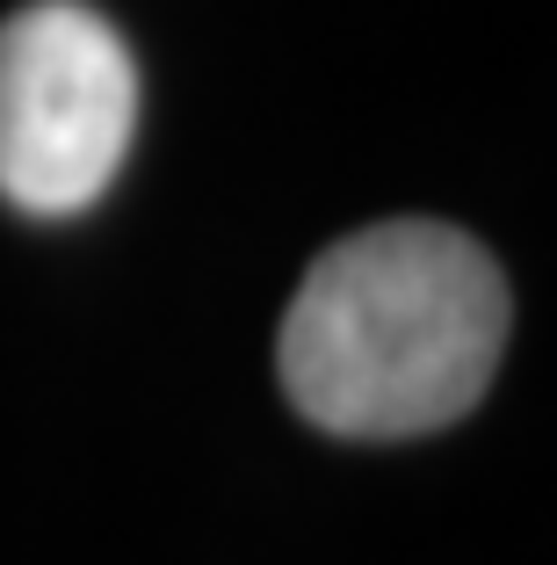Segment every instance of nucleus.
<instances>
[{
	"instance_id": "1",
	"label": "nucleus",
	"mask_w": 557,
	"mask_h": 565,
	"mask_svg": "<svg viewBox=\"0 0 557 565\" xmlns=\"http://www.w3.org/2000/svg\"><path fill=\"white\" fill-rule=\"evenodd\" d=\"M507 276L442 217H384L333 239L282 312V392L355 443L435 435L485 399L507 355Z\"/></svg>"
},
{
	"instance_id": "2",
	"label": "nucleus",
	"mask_w": 557,
	"mask_h": 565,
	"mask_svg": "<svg viewBox=\"0 0 557 565\" xmlns=\"http://www.w3.org/2000/svg\"><path fill=\"white\" fill-rule=\"evenodd\" d=\"M138 131V66L87 0H30L0 22V196L73 217L116 182Z\"/></svg>"
}]
</instances>
